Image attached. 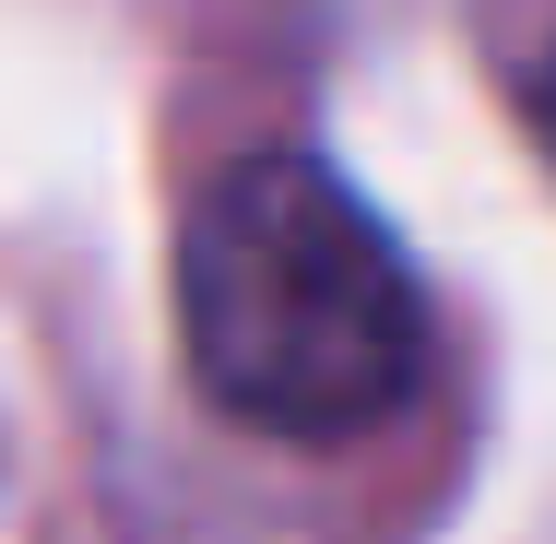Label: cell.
<instances>
[{"label":"cell","mask_w":556,"mask_h":544,"mask_svg":"<svg viewBox=\"0 0 556 544\" xmlns=\"http://www.w3.org/2000/svg\"><path fill=\"white\" fill-rule=\"evenodd\" d=\"M178 343L225 415L367 438L427 379V284L320 154H237L178 225Z\"/></svg>","instance_id":"1"}]
</instances>
